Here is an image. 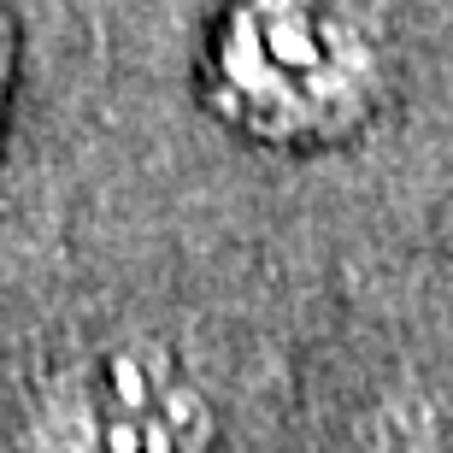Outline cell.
Instances as JSON below:
<instances>
[{
	"label": "cell",
	"mask_w": 453,
	"mask_h": 453,
	"mask_svg": "<svg viewBox=\"0 0 453 453\" xmlns=\"http://www.w3.org/2000/svg\"><path fill=\"white\" fill-rule=\"evenodd\" d=\"M12 453H230V401L165 330H106L30 377Z\"/></svg>",
	"instance_id": "obj_1"
},
{
	"label": "cell",
	"mask_w": 453,
	"mask_h": 453,
	"mask_svg": "<svg viewBox=\"0 0 453 453\" xmlns=\"http://www.w3.org/2000/svg\"><path fill=\"white\" fill-rule=\"evenodd\" d=\"M219 101L271 142H342L388 101L383 30L371 12L242 6L224 18Z\"/></svg>",
	"instance_id": "obj_2"
},
{
	"label": "cell",
	"mask_w": 453,
	"mask_h": 453,
	"mask_svg": "<svg viewBox=\"0 0 453 453\" xmlns=\"http://www.w3.org/2000/svg\"><path fill=\"white\" fill-rule=\"evenodd\" d=\"M336 453H448L436 401H424L418 388L388 383L371 395L359 412L342 418V448Z\"/></svg>",
	"instance_id": "obj_3"
},
{
	"label": "cell",
	"mask_w": 453,
	"mask_h": 453,
	"mask_svg": "<svg viewBox=\"0 0 453 453\" xmlns=\"http://www.w3.org/2000/svg\"><path fill=\"white\" fill-rule=\"evenodd\" d=\"M12 53H18V30L12 18L0 12V112H6V88H12Z\"/></svg>",
	"instance_id": "obj_4"
}]
</instances>
